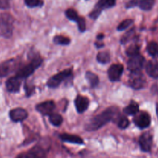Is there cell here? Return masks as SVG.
<instances>
[{
  "mask_svg": "<svg viewBox=\"0 0 158 158\" xmlns=\"http://www.w3.org/2000/svg\"><path fill=\"white\" fill-rule=\"evenodd\" d=\"M119 116V109L116 106L107 108L101 114L93 117L85 126V129L88 131H96L107 123L108 122L114 120Z\"/></svg>",
  "mask_w": 158,
  "mask_h": 158,
  "instance_id": "cell-1",
  "label": "cell"
},
{
  "mask_svg": "<svg viewBox=\"0 0 158 158\" xmlns=\"http://www.w3.org/2000/svg\"><path fill=\"white\" fill-rule=\"evenodd\" d=\"M14 18L9 13L0 15V35L5 38H10L13 32Z\"/></svg>",
  "mask_w": 158,
  "mask_h": 158,
  "instance_id": "cell-2",
  "label": "cell"
},
{
  "mask_svg": "<svg viewBox=\"0 0 158 158\" xmlns=\"http://www.w3.org/2000/svg\"><path fill=\"white\" fill-rule=\"evenodd\" d=\"M42 62H43V60L40 57H35L34 59H32V60L29 64L26 65L25 66L22 67L21 69H19L16 76L20 77L21 79L27 78L28 77L32 75L34 71L41 65Z\"/></svg>",
  "mask_w": 158,
  "mask_h": 158,
  "instance_id": "cell-3",
  "label": "cell"
},
{
  "mask_svg": "<svg viewBox=\"0 0 158 158\" xmlns=\"http://www.w3.org/2000/svg\"><path fill=\"white\" fill-rule=\"evenodd\" d=\"M72 73V69H67L61 71L59 73L56 74L53 77H51L47 82V86L50 88H56L60 86V83L67 79Z\"/></svg>",
  "mask_w": 158,
  "mask_h": 158,
  "instance_id": "cell-4",
  "label": "cell"
},
{
  "mask_svg": "<svg viewBox=\"0 0 158 158\" xmlns=\"http://www.w3.org/2000/svg\"><path fill=\"white\" fill-rule=\"evenodd\" d=\"M146 83V80L140 71L137 72H131L129 78V84L134 89H139L144 86Z\"/></svg>",
  "mask_w": 158,
  "mask_h": 158,
  "instance_id": "cell-5",
  "label": "cell"
},
{
  "mask_svg": "<svg viewBox=\"0 0 158 158\" xmlns=\"http://www.w3.org/2000/svg\"><path fill=\"white\" fill-rule=\"evenodd\" d=\"M144 63V58L143 56L137 54V55L131 56L127 62L128 69L131 72H137L140 71Z\"/></svg>",
  "mask_w": 158,
  "mask_h": 158,
  "instance_id": "cell-6",
  "label": "cell"
},
{
  "mask_svg": "<svg viewBox=\"0 0 158 158\" xmlns=\"http://www.w3.org/2000/svg\"><path fill=\"white\" fill-rule=\"evenodd\" d=\"M155 0H131L127 3V8L139 7L143 10H151L154 6Z\"/></svg>",
  "mask_w": 158,
  "mask_h": 158,
  "instance_id": "cell-7",
  "label": "cell"
},
{
  "mask_svg": "<svg viewBox=\"0 0 158 158\" xmlns=\"http://www.w3.org/2000/svg\"><path fill=\"white\" fill-rule=\"evenodd\" d=\"M134 123L140 129L148 127L151 124V117L146 112H140L136 114L134 119Z\"/></svg>",
  "mask_w": 158,
  "mask_h": 158,
  "instance_id": "cell-8",
  "label": "cell"
},
{
  "mask_svg": "<svg viewBox=\"0 0 158 158\" xmlns=\"http://www.w3.org/2000/svg\"><path fill=\"white\" fill-rule=\"evenodd\" d=\"M16 158H46V152L40 147H34L27 153L21 154Z\"/></svg>",
  "mask_w": 158,
  "mask_h": 158,
  "instance_id": "cell-9",
  "label": "cell"
},
{
  "mask_svg": "<svg viewBox=\"0 0 158 158\" xmlns=\"http://www.w3.org/2000/svg\"><path fill=\"white\" fill-rule=\"evenodd\" d=\"M17 66L16 60H9L0 64V78L5 77L15 70Z\"/></svg>",
  "mask_w": 158,
  "mask_h": 158,
  "instance_id": "cell-10",
  "label": "cell"
},
{
  "mask_svg": "<svg viewBox=\"0 0 158 158\" xmlns=\"http://www.w3.org/2000/svg\"><path fill=\"white\" fill-rule=\"evenodd\" d=\"M123 71V66L121 64H114L108 69V77L110 80L116 82L120 80Z\"/></svg>",
  "mask_w": 158,
  "mask_h": 158,
  "instance_id": "cell-11",
  "label": "cell"
},
{
  "mask_svg": "<svg viewBox=\"0 0 158 158\" xmlns=\"http://www.w3.org/2000/svg\"><path fill=\"white\" fill-rule=\"evenodd\" d=\"M140 148L144 152H149L152 148L153 137L150 133H144L139 139Z\"/></svg>",
  "mask_w": 158,
  "mask_h": 158,
  "instance_id": "cell-12",
  "label": "cell"
},
{
  "mask_svg": "<svg viewBox=\"0 0 158 158\" xmlns=\"http://www.w3.org/2000/svg\"><path fill=\"white\" fill-rule=\"evenodd\" d=\"M35 108H36V110L43 115H50L55 108V103L52 100H48V101L40 103L35 106Z\"/></svg>",
  "mask_w": 158,
  "mask_h": 158,
  "instance_id": "cell-13",
  "label": "cell"
},
{
  "mask_svg": "<svg viewBox=\"0 0 158 158\" xmlns=\"http://www.w3.org/2000/svg\"><path fill=\"white\" fill-rule=\"evenodd\" d=\"M22 80L23 79L17 77L16 75L15 77H12L11 78H9L6 83V86L7 90L11 93L19 92L20 89V86H21Z\"/></svg>",
  "mask_w": 158,
  "mask_h": 158,
  "instance_id": "cell-14",
  "label": "cell"
},
{
  "mask_svg": "<svg viewBox=\"0 0 158 158\" xmlns=\"http://www.w3.org/2000/svg\"><path fill=\"white\" fill-rule=\"evenodd\" d=\"M27 117V111L23 108H15L9 112V117L13 122H21Z\"/></svg>",
  "mask_w": 158,
  "mask_h": 158,
  "instance_id": "cell-15",
  "label": "cell"
},
{
  "mask_svg": "<svg viewBox=\"0 0 158 158\" xmlns=\"http://www.w3.org/2000/svg\"><path fill=\"white\" fill-rule=\"evenodd\" d=\"M75 105L79 113H83L86 110L89 106V100L83 96H78L75 100Z\"/></svg>",
  "mask_w": 158,
  "mask_h": 158,
  "instance_id": "cell-16",
  "label": "cell"
},
{
  "mask_svg": "<svg viewBox=\"0 0 158 158\" xmlns=\"http://www.w3.org/2000/svg\"><path fill=\"white\" fill-rule=\"evenodd\" d=\"M147 73L154 79H158V62L151 60L146 65Z\"/></svg>",
  "mask_w": 158,
  "mask_h": 158,
  "instance_id": "cell-17",
  "label": "cell"
},
{
  "mask_svg": "<svg viewBox=\"0 0 158 158\" xmlns=\"http://www.w3.org/2000/svg\"><path fill=\"white\" fill-rule=\"evenodd\" d=\"M60 139L64 142H68L71 143H76V144H83V140L81 137L77 135H73L69 134H63L60 135Z\"/></svg>",
  "mask_w": 158,
  "mask_h": 158,
  "instance_id": "cell-18",
  "label": "cell"
},
{
  "mask_svg": "<svg viewBox=\"0 0 158 158\" xmlns=\"http://www.w3.org/2000/svg\"><path fill=\"white\" fill-rule=\"evenodd\" d=\"M116 0H99L95 6V9L101 12L103 9H110L115 6Z\"/></svg>",
  "mask_w": 158,
  "mask_h": 158,
  "instance_id": "cell-19",
  "label": "cell"
},
{
  "mask_svg": "<svg viewBox=\"0 0 158 158\" xmlns=\"http://www.w3.org/2000/svg\"><path fill=\"white\" fill-rule=\"evenodd\" d=\"M86 78L87 80L88 83H89L91 87H95L99 83V78L95 73L92 72H87L86 73Z\"/></svg>",
  "mask_w": 158,
  "mask_h": 158,
  "instance_id": "cell-20",
  "label": "cell"
},
{
  "mask_svg": "<svg viewBox=\"0 0 158 158\" xmlns=\"http://www.w3.org/2000/svg\"><path fill=\"white\" fill-rule=\"evenodd\" d=\"M124 113L127 115H136L139 111V106L137 103H132L125 107Z\"/></svg>",
  "mask_w": 158,
  "mask_h": 158,
  "instance_id": "cell-21",
  "label": "cell"
},
{
  "mask_svg": "<svg viewBox=\"0 0 158 158\" xmlns=\"http://www.w3.org/2000/svg\"><path fill=\"white\" fill-rule=\"evenodd\" d=\"M148 53L153 57H158V43L155 42H151L148 45L147 47Z\"/></svg>",
  "mask_w": 158,
  "mask_h": 158,
  "instance_id": "cell-22",
  "label": "cell"
},
{
  "mask_svg": "<svg viewBox=\"0 0 158 158\" xmlns=\"http://www.w3.org/2000/svg\"><path fill=\"white\" fill-rule=\"evenodd\" d=\"M49 121L54 126L59 127L63 123V117L58 114H52L49 115Z\"/></svg>",
  "mask_w": 158,
  "mask_h": 158,
  "instance_id": "cell-23",
  "label": "cell"
},
{
  "mask_svg": "<svg viewBox=\"0 0 158 158\" xmlns=\"http://www.w3.org/2000/svg\"><path fill=\"white\" fill-rule=\"evenodd\" d=\"M97 60L100 63H107L110 60V55L108 52H100L97 54Z\"/></svg>",
  "mask_w": 158,
  "mask_h": 158,
  "instance_id": "cell-24",
  "label": "cell"
},
{
  "mask_svg": "<svg viewBox=\"0 0 158 158\" xmlns=\"http://www.w3.org/2000/svg\"><path fill=\"white\" fill-rule=\"evenodd\" d=\"M139 52H140V46L137 44L131 45L126 50L127 55L130 57L137 55V54H139Z\"/></svg>",
  "mask_w": 158,
  "mask_h": 158,
  "instance_id": "cell-25",
  "label": "cell"
},
{
  "mask_svg": "<svg viewBox=\"0 0 158 158\" xmlns=\"http://www.w3.org/2000/svg\"><path fill=\"white\" fill-rule=\"evenodd\" d=\"M66 15L69 19L72 20V21L77 22V20L80 19V16L77 14V11L74 10L73 9H68L66 11Z\"/></svg>",
  "mask_w": 158,
  "mask_h": 158,
  "instance_id": "cell-26",
  "label": "cell"
},
{
  "mask_svg": "<svg viewBox=\"0 0 158 158\" xmlns=\"http://www.w3.org/2000/svg\"><path fill=\"white\" fill-rule=\"evenodd\" d=\"M54 43L59 45H68L70 43V40L68 37L63 36V35H56L53 39Z\"/></svg>",
  "mask_w": 158,
  "mask_h": 158,
  "instance_id": "cell-27",
  "label": "cell"
},
{
  "mask_svg": "<svg viewBox=\"0 0 158 158\" xmlns=\"http://www.w3.org/2000/svg\"><path fill=\"white\" fill-rule=\"evenodd\" d=\"M130 124V122L126 117H120L117 120V126L120 129H126Z\"/></svg>",
  "mask_w": 158,
  "mask_h": 158,
  "instance_id": "cell-28",
  "label": "cell"
},
{
  "mask_svg": "<svg viewBox=\"0 0 158 158\" xmlns=\"http://www.w3.org/2000/svg\"><path fill=\"white\" fill-rule=\"evenodd\" d=\"M133 23H134L133 19H129L123 20V21L121 22V23L119 24V26H117V29H118L119 31L124 30V29H127V28L129 27V26H131Z\"/></svg>",
  "mask_w": 158,
  "mask_h": 158,
  "instance_id": "cell-29",
  "label": "cell"
},
{
  "mask_svg": "<svg viewBox=\"0 0 158 158\" xmlns=\"http://www.w3.org/2000/svg\"><path fill=\"white\" fill-rule=\"evenodd\" d=\"M77 24H78V28H79V30L80 32H84L86 30V20L84 19L82 17H80L78 20H77Z\"/></svg>",
  "mask_w": 158,
  "mask_h": 158,
  "instance_id": "cell-30",
  "label": "cell"
},
{
  "mask_svg": "<svg viewBox=\"0 0 158 158\" xmlns=\"http://www.w3.org/2000/svg\"><path fill=\"white\" fill-rule=\"evenodd\" d=\"M134 36V29L132 30L129 31V32H127L121 39V43H126L129 41L130 40H131V38Z\"/></svg>",
  "mask_w": 158,
  "mask_h": 158,
  "instance_id": "cell-31",
  "label": "cell"
},
{
  "mask_svg": "<svg viewBox=\"0 0 158 158\" xmlns=\"http://www.w3.org/2000/svg\"><path fill=\"white\" fill-rule=\"evenodd\" d=\"M25 2H26V6L30 8L36 7L42 4V2L40 0H25Z\"/></svg>",
  "mask_w": 158,
  "mask_h": 158,
  "instance_id": "cell-32",
  "label": "cell"
},
{
  "mask_svg": "<svg viewBox=\"0 0 158 158\" xmlns=\"http://www.w3.org/2000/svg\"><path fill=\"white\" fill-rule=\"evenodd\" d=\"M11 0H0V9H8L11 6Z\"/></svg>",
  "mask_w": 158,
  "mask_h": 158,
  "instance_id": "cell-33",
  "label": "cell"
},
{
  "mask_svg": "<svg viewBox=\"0 0 158 158\" xmlns=\"http://www.w3.org/2000/svg\"><path fill=\"white\" fill-rule=\"evenodd\" d=\"M26 95L30 96L32 95V92H33V87H32L31 86H28L27 84L26 85Z\"/></svg>",
  "mask_w": 158,
  "mask_h": 158,
  "instance_id": "cell-34",
  "label": "cell"
},
{
  "mask_svg": "<svg viewBox=\"0 0 158 158\" xmlns=\"http://www.w3.org/2000/svg\"><path fill=\"white\" fill-rule=\"evenodd\" d=\"M152 91L154 93H157L158 94V83H155L152 87Z\"/></svg>",
  "mask_w": 158,
  "mask_h": 158,
  "instance_id": "cell-35",
  "label": "cell"
},
{
  "mask_svg": "<svg viewBox=\"0 0 158 158\" xmlns=\"http://www.w3.org/2000/svg\"><path fill=\"white\" fill-rule=\"evenodd\" d=\"M103 34H100L99 35H97V39L100 40V39H103Z\"/></svg>",
  "mask_w": 158,
  "mask_h": 158,
  "instance_id": "cell-36",
  "label": "cell"
},
{
  "mask_svg": "<svg viewBox=\"0 0 158 158\" xmlns=\"http://www.w3.org/2000/svg\"><path fill=\"white\" fill-rule=\"evenodd\" d=\"M156 109H157V115L158 117V103L157 104V108H156Z\"/></svg>",
  "mask_w": 158,
  "mask_h": 158,
  "instance_id": "cell-37",
  "label": "cell"
}]
</instances>
